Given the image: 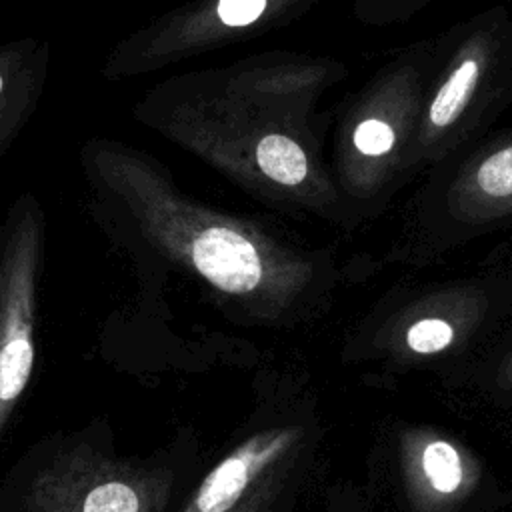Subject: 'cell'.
<instances>
[{
    "instance_id": "1",
    "label": "cell",
    "mask_w": 512,
    "mask_h": 512,
    "mask_svg": "<svg viewBox=\"0 0 512 512\" xmlns=\"http://www.w3.org/2000/svg\"><path fill=\"white\" fill-rule=\"evenodd\" d=\"M174 488L168 458L120 456L102 418L32 444L0 482V512H166Z\"/></svg>"
},
{
    "instance_id": "2",
    "label": "cell",
    "mask_w": 512,
    "mask_h": 512,
    "mask_svg": "<svg viewBox=\"0 0 512 512\" xmlns=\"http://www.w3.org/2000/svg\"><path fill=\"white\" fill-rule=\"evenodd\" d=\"M46 226L34 192L16 196L0 222V444L34 372Z\"/></svg>"
},
{
    "instance_id": "3",
    "label": "cell",
    "mask_w": 512,
    "mask_h": 512,
    "mask_svg": "<svg viewBox=\"0 0 512 512\" xmlns=\"http://www.w3.org/2000/svg\"><path fill=\"white\" fill-rule=\"evenodd\" d=\"M50 44L36 38L0 46V158L32 120L50 74Z\"/></svg>"
},
{
    "instance_id": "4",
    "label": "cell",
    "mask_w": 512,
    "mask_h": 512,
    "mask_svg": "<svg viewBox=\"0 0 512 512\" xmlns=\"http://www.w3.org/2000/svg\"><path fill=\"white\" fill-rule=\"evenodd\" d=\"M254 162L260 172L276 184L300 186L308 178V158L296 140L284 134H266L254 148Z\"/></svg>"
},
{
    "instance_id": "5",
    "label": "cell",
    "mask_w": 512,
    "mask_h": 512,
    "mask_svg": "<svg viewBox=\"0 0 512 512\" xmlns=\"http://www.w3.org/2000/svg\"><path fill=\"white\" fill-rule=\"evenodd\" d=\"M478 80L476 58H464L442 82L428 108V122L432 128L442 130L458 120L462 110L468 106Z\"/></svg>"
},
{
    "instance_id": "6",
    "label": "cell",
    "mask_w": 512,
    "mask_h": 512,
    "mask_svg": "<svg viewBox=\"0 0 512 512\" xmlns=\"http://www.w3.org/2000/svg\"><path fill=\"white\" fill-rule=\"evenodd\" d=\"M422 472L436 492H456L464 476L460 452L446 440H434L426 444L422 452Z\"/></svg>"
},
{
    "instance_id": "7",
    "label": "cell",
    "mask_w": 512,
    "mask_h": 512,
    "mask_svg": "<svg viewBox=\"0 0 512 512\" xmlns=\"http://www.w3.org/2000/svg\"><path fill=\"white\" fill-rule=\"evenodd\" d=\"M474 182L488 198L512 196V144L490 154L476 170Z\"/></svg>"
},
{
    "instance_id": "8",
    "label": "cell",
    "mask_w": 512,
    "mask_h": 512,
    "mask_svg": "<svg viewBox=\"0 0 512 512\" xmlns=\"http://www.w3.org/2000/svg\"><path fill=\"white\" fill-rule=\"evenodd\" d=\"M454 340V328L442 318H422L406 332V344L416 354H436Z\"/></svg>"
},
{
    "instance_id": "9",
    "label": "cell",
    "mask_w": 512,
    "mask_h": 512,
    "mask_svg": "<svg viewBox=\"0 0 512 512\" xmlns=\"http://www.w3.org/2000/svg\"><path fill=\"white\" fill-rule=\"evenodd\" d=\"M396 134L380 118H366L354 130V146L366 156H382L392 150Z\"/></svg>"
}]
</instances>
